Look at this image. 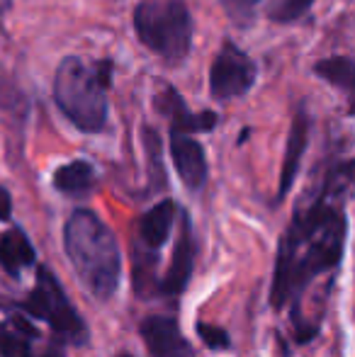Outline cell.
I'll list each match as a JSON object with an SVG mask.
<instances>
[{"mask_svg": "<svg viewBox=\"0 0 355 357\" xmlns=\"http://www.w3.org/2000/svg\"><path fill=\"white\" fill-rule=\"evenodd\" d=\"M132 24L139 44L168 66H180L192 52L195 20L185 0H139Z\"/></svg>", "mask_w": 355, "mask_h": 357, "instance_id": "4", "label": "cell"}, {"mask_svg": "<svg viewBox=\"0 0 355 357\" xmlns=\"http://www.w3.org/2000/svg\"><path fill=\"white\" fill-rule=\"evenodd\" d=\"M10 216H13V197L0 185V221H10Z\"/></svg>", "mask_w": 355, "mask_h": 357, "instance_id": "21", "label": "cell"}, {"mask_svg": "<svg viewBox=\"0 0 355 357\" xmlns=\"http://www.w3.org/2000/svg\"><path fill=\"white\" fill-rule=\"evenodd\" d=\"M112 73V59L86 61L81 56H66L56 66L54 102L78 132L100 134L107 127Z\"/></svg>", "mask_w": 355, "mask_h": 357, "instance_id": "3", "label": "cell"}, {"mask_svg": "<svg viewBox=\"0 0 355 357\" xmlns=\"http://www.w3.org/2000/svg\"><path fill=\"white\" fill-rule=\"evenodd\" d=\"M258 80V63L232 39H224L209 66V95L217 102H232L251 93Z\"/></svg>", "mask_w": 355, "mask_h": 357, "instance_id": "7", "label": "cell"}, {"mask_svg": "<svg viewBox=\"0 0 355 357\" xmlns=\"http://www.w3.org/2000/svg\"><path fill=\"white\" fill-rule=\"evenodd\" d=\"M42 357H66V355H63V353H61V350H59V348H49L47 353H44Z\"/></svg>", "mask_w": 355, "mask_h": 357, "instance_id": "22", "label": "cell"}, {"mask_svg": "<svg viewBox=\"0 0 355 357\" xmlns=\"http://www.w3.org/2000/svg\"><path fill=\"white\" fill-rule=\"evenodd\" d=\"M168 153H171V163L180 183L188 188V192H202L209 180V160L204 146L190 134L168 132Z\"/></svg>", "mask_w": 355, "mask_h": 357, "instance_id": "11", "label": "cell"}, {"mask_svg": "<svg viewBox=\"0 0 355 357\" xmlns=\"http://www.w3.org/2000/svg\"><path fill=\"white\" fill-rule=\"evenodd\" d=\"M153 105L156 109L168 119V132H180V134H207L214 132L219 124V114L212 112V109H202V112H192L188 107L180 93L173 85L163 83L158 88V93L153 95Z\"/></svg>", "mask_w": 355, "mask_h": 357, "instance_id": "12", "label": "cell"}, {"mask_svg": "<svg viewBox=\"0 0 355 357\" xmlns=\"http://www.w3.org/2000/svg\"><path fill=\"white\" fill-rule=\"evenodd\" d=\"M355 185V158H333L322 168V178L309 185L292 209L278 238L270 280V306L287 311L294 343L307 345L317 338L304 304L322 280L333 284L348 245L346 197Z\"/></svg>", "mask_w": 355, "mask_h": 357, "instance_id": "1", "label": "cell"}, {"mask_svg": "<svg viewBox=\"0 0 355 357\" xmlns=\"http://www.w3.org/2000/svg\"><path fill=\"white\" fill-rule=\"evenodd\" d=\"M263 0H219V5L224 8V13L229 15L236 27H248V24L256 20V13H258V5Z\"/></svg>", "mask_w": 355, "mask_h": 357, "instance_id": "20", "label": "cell"}, {"mask_svg": "<svg viewBox=\"0 0 355 357\" xmlns=\"http://www.w3.org/2000/svg\"><path fill=\"white\" fill-rule=\"evenodd\" d=\"M317 0H275L268 8V20L275 24H294L309 15Z\"/></svg>", "mask_w": 355, "mask_h": 357, "instance_id": "17", "label": "cell"}, {"mask_svg": "<svg viewBox=\"0 0 355 357\" xmlns=\"http://www.w3.org/2000/svg\"><path fill=\"white\" fill-rule=\"evenodd\" d=\"M139 335L149 357H195V348L185 338L178 316L149 314L139 324Z\"/></svg>", "mask_w": 355, "mask_h": 357, "instance_id": "10", "label": "cell"}, {"mask_svg": "<svg viewBox=\"0 0 355 357\" xmlns=\"http://www.w3.org/2000/svg\"><path fill=\"white\" fill-rule=\"evenodd\" d=\"M34 263H37V250L22 229L15 226L0 234V268L5 273L17 278L22 275V270L32 268Z\"/></svg>", "mask_w": 355, "mask_h": 357, "instance_id": "14", "label": "cell"}, {"mask_svg": "<svg viewBox=\"0 0 355 357\" xmlns=\"http://www.w3.org/2000/svg\"><path fill=\"white\" fill-rule=\"evenodd\" d=\"M142 144L146 155V175H149V192H161L168 185L166 165H163V139L156 127L144 124L142 127Z\"/></svg>", "mask_w": 355, "mask_h": 357, "instance_id": "16", "label": "cell"}, {"mask_svg": "<svg viewBox=\"0 0 355 357\" xmlns=\"http://www.w3.org/2000/svg\"><path fill=\"white\" fill-rule=\"evenodd\" d=\"M20 309L27 316H32V319L44 321L61 343L81 348V345H86L90 340L86 321L81 319L78 309L71 304V299L63 291L61 282H59L56 275L47 265H39L37 268L34 287L29 289L27 299L20 304Z\"/></svg>", "mask_w": 355, "mask_h": 357, "instance_id": "5", "label": "cell"}, {"mask_svg": "<svg viewBox=\"0 0 355 357\" xmlns=\"http://www.w3.org/2000/svg\"><path fill=\"white\" fill-rule=\"evenodd\" d=\"M0 357H32V343L10 324H0Z\"/></svg>", "mask_w": 355, "mask_h": 357, "instance_id": "18", "label": "cell"}, {"mask_svg": "<svg viewBox=\"0 0 355 357\" xmlns=\"http://www.w3.org/2000/svg\"><path fill=\"white\" fill-rule=\"evenodd\" d=\"M178 214V202L166 197L151 204L134 224V289H137L139 299H151V294L156 291L153 270L158 263V253L176 229Z\"/></svg>", "mask_w": 355, "mask_h": 357, "instance_id": "6", "label": "cell"}, {"mask_svg": "<svg viewBox=\"0 0 355 357\" xmlns=\"http://www.w3.org/2000/svg\"><path fill=\"white\" fill-rule=\"evenodd\" d=\"M114 357H137V355H132V353H117Z\"/></svg>", "mask_w": 355, "mask_h": 357, "instance_id": "23", "label": "cell"}, {"mask_svg": "<svg viewBox=\"0 0 355 357\" xmlns=\"http://www.w3.org/2000/svg\"><path fill=\"white\" fill-rule=\"evenodd\" d=\"M312 71L319 80L331 85L333 90H338L346 98L348 114L355 117V59L341 56V54L319 59L312 66Z\"/></svg>", "mask_w": 355, "mask_h": 357, "instance_id": "13", "label": "cell"}, {"mask_svg": "<svg viewBox=\"0 0 355 357\" xmlns=\"http://www.w3.org/2000/svg\"><path fill=\"white\" fill-rule=\"evenodd\" d=\"M195 333L202 340V345L207 350H214V353H222V350L232 348V335H229L227 328L217 324H207V321H195Z\"/></svg>", "mask_w": 355, "mask_h": 357, "instance_id": "19", "label": "cell"}, {"mask_svg": "<svg viewBox=\"0 0 355 357\" xmlns=\"http://www.w3.org/2000/svg\"><path fill=\"white\" fill-rule=\"evenodd\" d=\"M309 137H312V114L307 112L304 105H299L294 109L292 124H289L287 142H285V153L282 163H280V178H278V190H275L273 207L285 202L289 192H292L294 183L299 178V168H302L304 153L309 149Z\"/></svg>", "mask_w": 355, "mask_h": 357, "instance_id": "9", "label": "cell"}, {"mask_svg": "<svg viewBox=\"0 0 355 357\" xmlns=\"http://www.w3.org/2000/svg\"><path fill=\"white\" fill-rule=\"evenodd\" d=\"M63 250L78 282L93 299L109 301L122 284V248L93 209L78 207L63 224Z\"/></svg>", "mask_w": 355, "mask_h": 357, "instance_id": "2", "label": "cell"}, {"mask_svg": "<svg viewBox=\"0 0 355 357\" xmlns=\"http://www.w3.org/2000/svg\"><path fill=\"white\" fill-rule=\"evenodd\" d=\"M195 258H197V241H195L192 219H190L188 209H180L176 243H173L168 268L163 270L161 280L156 284V294L166 296L171 301H178L185 294V289L190 287V280H192Z\"/></svg>", "mask_w": 355, "mask_h": 357, "instance_id": "8", "label": "cell"}, {"mask_svg": "<svg viewBox=\"0 0 355 357\" xmlns=\"http://www.w3.org/2000/svg\"><path fill=\"white\" fill-rule=\"evenodd\" d=\"M54 188L66 197H88L98 185V173L90 160L76 158L71 163H63L54 170Z\"/></svg>", "mask_w": 355, "mask_h": 357, "instance_id": "15", "label": "cell"}]
</instances>
